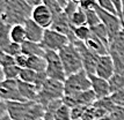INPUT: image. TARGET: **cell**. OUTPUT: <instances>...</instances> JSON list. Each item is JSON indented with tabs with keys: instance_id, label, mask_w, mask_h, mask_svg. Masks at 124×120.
Masks as SVG:
<instances>
[{
	"instance_id": "cell-23",
	"label": "cell",
	"mask_w": 124,
	"mask_h": 120,
	"mask_svg": "<svg viewBox=\"0 0 124 120\" xmlns=\"http://www.w3.org/2000/svg\"><path fill=\"white\" fill-rule=\"evenodd\" d=\"M91 33H92L94 36H96L97 38L101 39L109 49V33H108L107 28L104 27L102 23H100V24H97L95 27L91 28Z\"/></svg>"
},
{
	"instance_id": "cell-13",
	"label": "cell",
	"mask_w": 124,
	"mask_h": 120,
	"mask_svg": "<svg viewBox=\"0 0 124 120\" xmlns=\"http://www.w3.org/2000/svg\"><path fill=\"white\" fill-rule=\"evenodd\" d=\"M114 74H115V65H114L111 55L109 53L104 55H100L97 59L95 75H97L99 77H102L104 80H109Z\"/></svg>"
},
{
	"instance_id": "cell-11",
	"label": "cell",
	"mask_w": 124,
	"mask_h": 120,
	"mask_svg": "<svg viewBox=\"0 0 124 120\" xmlns=\"http://www.w3.org/2000/svg\"><path fill=\"white\" fill-rule=\"evenodd\" d=\"M64 104L67 105L69 107H74L77 105H85V106H92L94 103L97 100L96 95L94 93L92 89L80 93L78 95H73V96H64Z\"/></svg>"
},
{
	"instance_id": "cell-47",
	"label": "cell",
	"mask_w": 124,
	"mask_h": 120,
	"mask_svg": "<svg viewBox=\"0 0 124 120\" xmlns=\"http://www.w3.org/2000/svg\"><path fill=\"white\" fill-rule=\"evenodd\" d=\"M71 1H72V2H74V4H78V5L81 2V0H71Z\"/></svg>"
},
{
	"instance_id": "cell-6",
	"label": "cell",
	"mask_w": 124,
	"mask_h": 120,
	"mask_svg": "<svg viewBox=\"0 0 124 120\" xmlns=\"http://www.w3.org/2000/svg\"><path fill=\"white\" fill-rule=\"evenodd\" d=\"M44 58L46 60V71H45V73H46L49 79H54V80L64 82L67 76H66V73H65L59 53L57 51L45 50Z\"/></svg>"
},
{
	"instance_id": "cell-14",
	"label": "cell",
	"mask_w": 124,
	"mask_h": 120,
	"mask_svg": "<svg viewBox=\"0 0 124 120\" xmlns=\"http://www.w3.org/2000/svg\"><path fill=\"white\" fill-rule=\"evenodd\" d=\"M23 26H24L26 35H27V40L34 42V43H41L42 42L44 31H45L44 28H42L39 24H37L31 17L28 19L27 21L23 23Z\"/></svg>"
},
{
	"instance_id": "cell-50",
	"label": "cell",
	"mask_w": 124,
	"mask_h": 120,
	"mask_svg": "<svg viewBox=\"0 0 124 120\" xmlns=\"http://www.w3.org/2000/svg\"><path fill=\"white\" fill-rule=\"evenodd\" d=\"M0 102H1V98H0Z\"/></svg>"
},
{
	"instance_id": "cell-35",
	"label": "cell",
	"mask_w": 124,
	"mask_h": 120,
	"mask_svg": "<svg viewBox=\"0 0 124 120\" xmlns=\"http://www.w3.org/2000/svg\"><path fill=\"white\" fill-rule=\"evenodd\" d=\"M110 97H111V99H113V102L115 103L116 106L124 109V89L113 93V95H110Z\"/></svg>"
},
{
	"instance_id": "cell-37",
	"label": "cell",
	"mask_w": 124,
	"mask_h": 120,
	"mask_svg": "<svg viewBox=\"0 0 124 120\" xmlns=\"http://www.w3.org/2000/svg\"><path fill=\"white\" fill-rule=\"evenodd\" d=\"M79 7H80V6L78 5V4H74V2H72V1H70V2L67 4V5L65 6V8H64V13L66 14V15H67V17L70 19V17L72 16V15H73V13H74V12H76L77 9L79 8Z\"/></svg>"
},
{
	"instance_id": "cell-25",
	"label": "cell",
	"mask_w": 124,
	"mask_h": 120,
	"mask_svg": "<svg viewBox=\"0 0 124 120\" xmlns=\"http://www.w3.org/2000/svg\"><path fill=\"white\" fill-rule=\"evenodd\" d=\"M94 106H97V107H101V109L106 110L109 114L117 109V106L115 105V103L113 102V99H111L110 96H109V97L101 98V99H97L96 102L94 103Z\"/></svg>"
},
{
	"instance_id": "cell-28",
	"label": "cell",
	"mask_w": 124,
	"mask_h": 120,
	"mask_svg": "<svg viewBox=\"0 0 124 120\" xmlns=\"http://www.w3.org/2000/svg\"><path fill=\"white\" fill-rule=\"evenodd\" d=\"M36 77H37V73L35 71H32L30 68H22L21 73H20V76H19V80L22 82L34 83L35 84Z\"/></svg>"
},
{
	"instance_id": "cell-44",
	"label": "cell",
	"mask_w": 124,
	"mask_h": 120,
	"mask_svg": "<svg viewBox=\"0 0 124 120\" xmlns=\"http://www.w3.org/2000/svg\"><path fill=\"white\" fill-rule=\"evenodd\" d=\"M5 80V76H4V71H2V67L0 66V83Z\"/></svg>"
},
{
	"instance_id": "cell-2",
	"label": "cell",
	"mask_w": 124,
	"mask_h": 120,
	"mask_svg": "<svg viewBox=\"0 0 124 120\" xmlns=\"http://www.w3.org/2000/svg\"><path fill=\"white\" fill-rule=\"evenodd\" d=\"M32 7L26 0H7L5 13L0 21H4L11 26L23 24L31 16Z\"/></svg>"
},
{
	"instance_id": "cell-33",
	"label": "cell",
	"mask_w": 124,
	"mask_h": 120,
	"mask_svg": "<svg viewBox=\"0 0 124 120\" xmlns=\"http://www.w3.org/2000/svg\"><path fill=\"white\" fill-rule=\"evenodd\" d=\"M87 107L88 106H85V105H77L74 107H71V119L72 120L81 119Z\"/></svg>"
},
{
	"instance_id": "cell-42",
	"label": "cell",
	"mask_w": 124,
	"mask_h": 120,
	"mask_svg": "<svg viewBox=\"0 0 124 120\" xmlns=\"http://www.w3.org/2000/svg\"><path fill=\"white\" fill-rule=\"evenodd\" d=\"M57 1H58V2H59V4H60V6H62V7H63V8H65V6L67 5V4H69V2H70L71 0H57Z\"/></svg>"
},
{
	"instance_id": "cell-1",
	"label": "cell",
	"mask_w": 124,
	"mask_h": 120,
	"mask_svg": "<svg viewBox=\"0 0 124 120\" xmlns=\"http://www.w3.org/2000/svg\"><path fill=\"white\" fill-rule=\"evenodd\" d=\"M7 113L14 120L43 119L45 109L37 102H6Z\"/></svg>"
},
{
	"instance_id": "cell-34",
	"label": "cell",
	"mask_w": 124,
	"mask_h": 120,
	"mask_svg": "<svg viewBox=\"0 0 124 120\" xmlns=\"http://www.w3.org/2000/svg\"><path fill=\"white\" fill-rule=\"evenodd\" d=\"M6 53H8L9 55L14 57V58L17 57V55L22 54V45L21 44L12 42V43L9 44V46L7 47V50H6Z\"/></svg>"
},
{
	"instance_id": "cell-10",
	"label": "cell",
	"mask_w": 124,
	"mask_h": 120,
	"mask_svg": "<svg viewBox=\"0 0 124 120\" xmlns=\"http://www.w3.org/2000/svg\"><path fill=\"white\" fill-rule=\"evenodd\" d=\"M0 98L4 102H24L22 98L19 80H8L5 79L0 83Z\"/></svg>"
},
{
	"instance_id": "cell-27",
	"label": "cell",
	"mask_w": 124,
	"mask_h": 120,
	"mask_svg": "<svg viewBox=\"0 0 124 120\" xmlns=\"http://www.w3.org/2000/svg\"><path fill=\"white\" fill-rule=\"evenodd\" d=\"M73 33L77 40L86 42L88 37L91 36V28L88 26H81V27H73Z\"/></svg>"
},
{
	"instance_id": "cell-3",
	"label": "cell",
	"mask_w": 124,
	"mask_h": 120,
	"mask_svg": "<svg viewBox=\"0 0 124 120\" xmlns=\"http://www.w3.org/2000/svg\"><path fill=\"white\" fill-rule=\"evenodd\" d=\"M64 96V82L48 77V80L44 82L38 91V97L36 102L45 109L51 102L57 99H63Z\"/></svg>"
},
{
	"instance_id": "cell-20",
	"label": "cell",
	"mask_w": 124,
	"mask_h": 120,
	"mask_svg": "<svg viewBox=\"0 0 124 120\" xmlns=\"http://www.w3.org/2000/svg\"><path fill=\"white\" fill-rule=\"evenodd\" d=\"M27 68H30L36 73H43L46 71V60L44 57L38 55H28Z\"/></svg>"
},
{
	"instance_id": "cell-22",
	"label": "cell",
	"mask_w": 124,
	"mask_h": 120,
	"mask_svg": "<svg viewBox=\"0 0 124 120\" xmlns=\"http://www.w3.org/2000/svg\"><path fill=\"white\" fill-rule=\"evenodd\" d=\"M108 82H109V87H110L111 95L119 91V90H122V89H124V75L123 74L115 73L113 76L108 80Z\"/></svg>"
},
{
	"instance_id": "cell-30",
	"label": "cell",
	"mask_w": 124,
	"mask_h": 120,
	"mask_svg": "<svg viewBox=\"0 0 124 120\" xmlns=\"http://www.w3.org/2000/svg\"><path fill=\"white\" fill-rule=\"evenodd\" d=\"M54 117H56V120H72L71 119V109L67 105L63 104L54 112Z\"/></svg>"
},
{
	"instance_id": "cell-9",
	"label": "cell",
	"mask_w": 124,
	"mask_h": 120,
	"mask_svg": "<svg viewBox=\"0 0 124 120\" xmlns=\"http://www.w3.org/2000/svg\"><path fill=\"white\" fill-rule=\"evenodd\" d=\"M79 52H80L81 59H82V66H84V71L86 72L87 74L91 75H95V69H96V64L97 59L100 55H96L95 53H93L91 50L87 47V45L85 44V42L81 40H76L74 42Z\"/></svg>"
},
{
	"instance_id": "cell-7",
	"label": "cell",
	"mask_w": 124,
	"mask_h": 120,
	"mask_svg": "<svg viewBox=\"0 0 124 120\" xmlns=\"http://www.w3.org/2000/svg\"><path fill=\"white\" fill-rule=\"evenodd\" d=\"M95 9H96L97 14H99V16H100L101 23H102L103 26L107 28V30H108L109 43H110V40L115 38V37L123 30L122 21H121V19H119L117 15L111 14V13H109V12L104 11L102 8H100L99 6H97Z\"/></svg>"
},
{
	"instance_id": "cell-17",
	"label": "cell",
	"mask_w": 124,
	"mask_h": 120,
	"mask_svg": "<svg viewBox=\"0 0 124 120\" xmlns=\"http://www.w3.org/2000/svg\"><path fill=\"white\" fill-rule=\"evenodd\" d=\"M85 44L87 45V47L96 55H104L109 53L108 46L103 43L100 38H97L96 36H94L92 33H91V36L88 37V39L85 42Z\"/></svg>"
},
{
	"instance_id": "cell-43",
	"label": "cell",
	"mask_w": 124,
	"mask_h": 120,
	"mask_svg": "<svg viewBox=\"0 0 124 120\" xmlns=\"http://www.w3.org/2000/svg\"><path fill=\"white\" fill-rule=\"evenodd\" d=\"M121 21H122L123 29H124V0H123V8H122V14H121Z\"/></svg>"
},
{
	"instance_id": "cell-19",
	"label": "cell",
	"mask_w": 124,
	"mask_h": 120,
	"mask_svg": "<svg viewBox=\"0 0 124 120\" xmlns=\"http://www.w3.org/2000/svg\"><path fill=\"white\" fill-rule=\"evenodd\" d=\"M22 45V53L26 55H38V57H44L45 55V50L41 43H34V42H29L26 40Z\"/></svg>"
},
{
	"instance_id": "cell-5",
	"label": "cell",
	"mask_w": 124,
	"mask_h": 120,
	"mask_svg": "<svg viewBox=\"0 0 124 120\" xmlns=\"http://www.w3.org/2000/svg\"><path fill=\"white\" fill-rule=\"evenodd\" d=\"M89 89H92V82H91L89 75L84 69L67 76L64 81L65 96L78 95V93L87 91Z\"/></svg>"
},
{
	"instance_id": "cell-8",
	"label": "cell",
	"mask_w": 124,
	"mask_h": 120,
	"mask_svg": "<svg viewBox=\"0 0 124 120\" xmlns=\"http://www.w3.org/2000/svg\"><path fill=\"white\" fill-rule=\"evenodd\" d=\"M70 39L65 35L60 33H57L52 29H45L44 31L43 39L41 42V45L43 46L44 50H50V51H57L59 52L60 50L67 44H70Z\"/></svg>"
},
{
	"instance_id": "cell-18",
	"label": "cell",
	"mask_w": 124,
	"mask_h": 120,
	"mask_svg": "<svg viewBox=\"0 0 124 120\" xmlns=\"http://www.w3.org/2000/svg\"><path fill=\"white\" fill-rule=\"evenodd\" d=\"M11 29V24L4 21H0V52H6L7 47L12 43Z\"/></svg>"
},
{
	"instance_id": "cell-24",
	"label": "cell",
	"mask_w": 124,
	"mask_h": 120,
	"mask_svg": "<svg viewBox=\"0 0 124 120\" xmlns=\"http://www.w3.org/2000/svg\"><path fill=\"white\" fill-rule=\"evenodd\" d=\"M70 21L73 27H81V26H87V15L86 12L81 9L80 7L77 9L73 15L70 17Z\"/></svg>"
},
{
	"instance_id": "cell-29",
	"label": "cell",
	"mask_w": 124,
	"mask_h": 120,
	"mask_svg": "<svg viewBox=\"0 0 124 120\" xmlns=\"http://www.w3.org/2000/svg\"><path fill=\"white\" fill-rule=\"evenodd\" d=\"M43 4L50 9V12L52 13L54 17L62 14L64 12V8L60 6V4L57 0H43Z\"/></svg>"
},
{
	"instance_id": "cell-32",
	"label": "cell",
	"mask_w": 124,
	"mask_h": 120,
	"mask_svg": "<svg viewBox=\"0 0 124 120\" xmlns=\"http://www.w3.org/2000/svg\"><path fill=\"white\" fill-rule=\"evenodd\" d=\"M96 1H97V6H99L100 8H102V9L109 12V13H111V14L117 15L116 8H115V6H114L111 0H96ZM117 16H118V15H117Z\"/></svg>"
},
{
	"instance_id": "cell-31",
	"label": "cell",
	"mask_w": 124,
	"mask_h": 120,
	"mask_svg": "<svg viewBox=\"0 0 124 120\" xmlns=\"http://www.w3.org/2000/svg\"><path fill=\"white\" fill-rule=\"evenodd\" d=\"M87 15V26L89 28L95 27L97 24L101 23V20H100V16L97 14L96 9H91V11H85Z\"/></svg>"
},
{
	"instance_id": "cell-12",
	"label": "cell",
	"mask_w": 124,
	"mask_h": 120,
	"mask_svg": "<svg viewBox=\"0 0 124 120\" xmlns=\"http://www.w3.org/2000/svg\"><path fill=\"white\" fill-rule=\"evenodd\" d=\"M30 17L37 24H39L42 28H44V29L51 28L52 22H54V15H52V13L50 12V9L44 4H41V5L34 7Z\"/></svg>"
},
{
	"instance_id": "cell-21",
	"label": "cell",
	"mask_w": 124,
	"mask_h": 120,
	"mask_svg": "<svg viewBox=\"0 0 124 120\" xmlns=\"http://www.w3.org/2000/svg\"><path fill=\"white\" fill-rule=\"evenodd\" d=\"M11 39L12 42L17 44H23L27 40V35L23 24H14L11 29Z\"/></svg>"
},
{
	"instance_id": "cell-26",
	"label": "cell",
	"mask_w": 124,
	"mask_h": 120,
	"mask_svg": "<svg viewBox=\"0 0 124 120\" xmlns=\"http://www.w3.org/2000/svg\"><path fill=\"white\" fill-rule=\"evenodd\" d=\"M21 67L20 66L15 65H11V66H6L2 68L4 71V76L5 79H8V80H19V76H20V73H21Z\"/></svg>"
},
{
	"instance_id": "cell-48",
	"label": "cell",
	"mask_w": 124,
	"mask_h": 120,
	"mask_svg": "<svg viewBox=\"0 0 124 120\" xmlns=\"http://www.w3.org/2000/svg\"><path fill=\"white\" fill-rule=\"evenodd\" d=\"M78 120H82V119H78Z\"/></svg>"
},
{
	"instance_id": "cell-16",
	"label": "cell",
	"mask_w": 124,
	"mask_h": 120,
	"mask_svg": "<svg viewBox=\"0 0 124 120\" xmlns=\"http://www.w3.org/2000/svg\"><path fill=\"white\" fill-rule=\"evenodd\" d=\"M19 89L24 102H36L38 97V88L34 83H27L19 80Z\"/></svg>"
},
{
	"instance_id": "cell-36",
	"label": "cell",
	"mask_w": 124,
	"mask_h": 120,
	"mask_svg": "<svg viewBox=\"0 0 124 120\" xmlns=\"http://www.w3.org/2000/svg\"><path fill=\"white\" fill-rule=\"evenodd\" d=\"M79 6L84 11H91V9H95L97 7V1L96 0H81Z\"/></svg>"
},
{
	"instance_id": "cell-4",
	"label": "cell",
	"mask_w": 124,
	"mask_h": 120,
	"mask_svg": "<svg viewBox=\"0 0 124 120\" xmlns=\"http://www.w3.org/2000/svg\"><path fill=\"white\" fill-rule=\"evenodd\" d=\"M58 53H59V57L64 66L66 76H70L72 74H76L84 69L80 52L73 43L67 44Z\"/></svg>"
},
{
	"instance_id": "cell-40",
	"label": "cell",
	"mask_w": 124,
	"mask_h": 120,
	"mask_svg": "<svg viewBox=\"0 0 124 120\" xmlns=\"http://www.w3.org/2000/svg\"><path fill=\"white\" fill-rule=\"evenodd\" d=\"M6 114H7V103L1 100L0 102V120L2 119Z\"/></svg>"
},
{
	"instance_id": "cell-39",
	"label": "cell",
	"mask_w": 124,
	"mask_h": 120,
	"mask_svg": "<svg viewBox=\"0 0 124 120\" xmlns=\"http://www.w3.org/2000/svg\"><path fill=\"white\" fill-rule=\"evenodd\" d=\"M15 61H16V65L20 66L21 68H27V61H28V55L26 54H20L15 57Z\"/></svg>"
},
{
	"instance_id": "cell-15",
	"label": "cell",
	"mask_w": 124,
	"mask_h": 120,
	"mask_svg": "<svg viewBox=\"0 0 124 120\" xmlns=\"http://www.w3.org/2000/svg\"><path fill=\"white\" fill-rule=\"evenodd\" d=\"M89 79H91V82H92V90L96 95L97 99L109 97L111 95L108 80H104L102 77H99L97 75H91Z\"/></svg>"
},
{
	"instance_id": "cell-49",
	"label": "cell",
	"mask_w": 124,
	"mask_h": 120,
	"mask_svg": "<svg viewBox=\"0 0 124 120\" xmlns=\"http://www.w3.org/2000/svg\"><path fill=\"white\" fill-rule=\"evenodd\" d=\"M39 120H44V119H39Z\"/></svg>"
},
{
	"instance_id": "cell-45",
	"label": "cell",
	"mask_w": 124,
	"mask_h": 120,
	"mask_svg": "<svg viewBox=\"0 0 124 120\" xmlns=\"http://www.w3.org/2000/svg\"><path fill=\"white\" fill-rule=\"evenodd\" d=\"M1 120H14V119H12L11 117L8 115V113H7V114H6L5 117H4V118H2V119H1Z\"/></svg>"
},
{
	"instance_id": "cell-41",
	"label": "cell",
	"mask_w": 124,
	"mask_h": 120,
	"mask_svg": "<svg viewBox=\"0 0 124 120\" xmlns=\"http://www.w3.org/2000/svg\"><path fill=\"white\" fill-rule=\"evenodd\" d=\"M6 5H7V0H0V20L4 15V13H5Z\"/></svg>"
},
{
	"instance_id": "cell-46",
	"label": "cell",
	"mask_w": 124,
	"mask_h": 120,
	"mask_svg": "<svg viewBox=\"0 0 124 120\" xmlns=\"http://www.w3.org/2000/svg\"><path fill=\"white\" fill-rule=\"evenodd\" d=\"M99 120H111L110 119V115H106V117H103V118H101V119H99Z\"/></svg>"
},
{
	"instance_id": "cell-38",
	"label": "cell",
	"mask_w": 124,
	"mask_h": 120,
	"mask_svg": "<svg viewBox=\"0 0 124 120\" xmlns=\"http://www.w3.org/2000/svg\"><path fill=\"white\" fill-rule=\"evenodd\" d=\"M109 115H110L111 120H124V109L117 106V109L115 110L114 112H111Z\"/></svg>"
}]
</instances>
